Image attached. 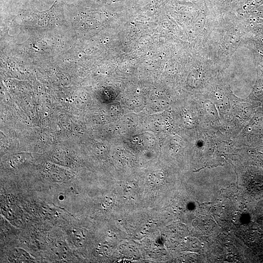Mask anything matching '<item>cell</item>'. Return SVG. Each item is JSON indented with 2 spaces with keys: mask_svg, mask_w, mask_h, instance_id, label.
<instances>
[{
  "mask_svg": "<svg viewBox=\"0 0 263 263\" xmlns=\"http://www.w3.org/2000/svg\"><path fill=\"white\" fill-rule=\"evenodd\" d=\"M250 44L256 61L263 66V36L258 35Z\"/></svg>",
  "mask_w": 263,
  "mask_h": 263,
  "instance_id": "6da1fadb",
  "label": "cell"
},
{
  "mask_svg": "<svg viewBox=\"0 0 263 263\" xmlns=\"http://www.w3.org/2000/svg\"><path fill=\"white\" fill-rule=\"evenodd\" d=\"M232 220H233V221H236V220H235V218H233Z\"/></svg>",
  "mask_w": 263,
  "mask_h": 263,
  "instance_id": "277c9868",
  "label": "cell"
},
{
  "mask_svg": "<svg viewBox=\"0 0 263 263\" xmlns=\"http://www.w3.org/2000/svg\"><path fill=\"white\" fill-rule=\"evenodd\" d=\"M234 213L235 215H236V214H237V211H235V212H234Z\"/></svg>",
  "mask_w": 263,
  "mask_h": 263,
  "instance_id": "3957f363",
  "label": "cell"
},
{
  "mask_svg": "<svg viewBox=\"0 0 263 263\" xmlns=\"http://www.w3.org/2000/svg\"><path fill=\"white\" fill-rule=\"evenodd\" d=\"M204 105H205V109L209 114L214 118H216L217 116V113L216 109L213 104L210 102H206Z\"/></svg>",
  "mask_w": 263,
  "mask_h": 263,
  "instance_id": "7a4b0ae2",
  "label": "cell"
},
{
  "mask_svg": "<svg viewBox=\"0 0 263 263\" xmlns=\"http://www.w3.org/2000/svg\"><path fill=\"white\" fill-rule=\"evenodd\" d=\"M251 241H252V242H254V239H252Z\"/></svg>",
  "mask_w": 263,
  "mask_h": 263,
  "instance_id": "5b68a950",
  "label": "cell"
}]
</instances>
